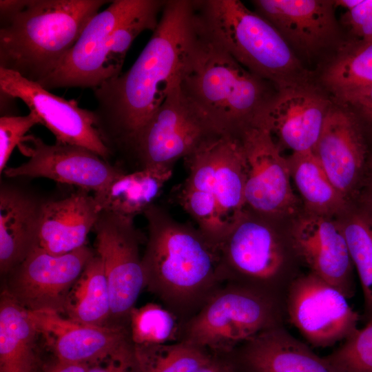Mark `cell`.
Returning <instances> with one entry per match:
<instances>
[{"instance_id": "obj_1", "label": "cell", "mask_w": 372, "mask_h": 372, "mask_svg": "<svg viewBox=\"0 0 372 372\" xmlns=\"http://www.w3.org/2000/svg\"><path fill=\"white\" fill-rule=\"evenodd\" d=\"M198 35L194 0H167L132 66L94 89L96 127L111 151L133 137L180 85Z\"/></svg>"}, {"instance_id": "obj_2", "label": "cell", "mask_w": 372, "mask_h": 372, "mask_svg": "<svg viewBox=\"0 0 372 372\" xmlns=\"http://www.w3.org/2000/svg\"><path fill=\"white\" fill-rule=\"evenodd\" d=\"M143 214L148 230L142 256L145 287L183 324L225 284L219 247L156 203Z\"/></svg>"}, {"instance_id": "obj_3", "label": "cell", "mask_w": 372, "mask_h": 372, "mask_svg": "<svg viewBox=\"0 0 372 372\" xmlns=\"http://www.w3.org/2000/svg\"><path fill=\"white\" fill-rule=\"evenodd\" d=\"M107 0H1L0 68L39 82Z\"/></svg>"}, {"instance_id": "obj_4", "label": "cell", "mask_w": 372, "mask_h": 372, "mask_svg": "<svg viewBox=\"0 0 372 372\" xmlns=\"http://www.w3.org/2000/svg\"><path fill=\"white\" fill-rule=\"evenodd\" d=\"M198 30L180 87L222 134L238 138L258 125L276 87Z\"/></svg>"}, {"instance_id": "obj_5", "label": "cell", "mask_w": 372, "mask_h": 372, "mask_svg": "<svg viewBox=\"0 0 372 372\" xmlns=\"http://www.w3.org/2000/svg\"><path fill=\"white\" fill-rule=\"evenodd\" d=\"M200 32L276 88L311 81L276 29L238 0H194Z\"/></svg>"}, {"instance_id": "obj_6", "label": "cell", "mask_w": 372, "mask_h": 372, "mask_svg": "<svg viewBox=\"0 0 372 372\" xmlns=\"http://www.w3.org/2000/svg\"><path fill=\"white\" fill-rule=\"evenodd\" d=\"M285 320V298L226 282L183 323L180 340L229 354L258 334L284 326Z\"/></svg>"}, {"instance_id": "obj_7", "label": "cell", "mask_w": 372, "mask_h": 372, "mask_svg": "<svg viewBox=\"0 0 372 372\" xmlns=\"http://www.w3.org/2000/svg\"><path fill=\"white\" fill-rule=\"evenodd\" d=\"M267 218L245 209L219 245L221 273L225 283L285 298L290 284L300 274L290 262L291 257L298 258L291 242L285 243Z\"/></svg>"}, {"instance_id": "obj_8", "label": "cell", "mask_w": 372, "mask_h": 372, "mask_svg": "<svg viewBox=\"0 0 372 372\" xmlns=\"http://www.w3.org/2000/svg\"><path fill=\"white\" fill-rule=\"evenodd\" d=\"M223 135L182 91L174 88L157 112L117 151L140 169L172 168L214 138Z\"/></svg>"}, {"instance_id": "obj_9", "label": "cell", "mask_w": 372, "mask_h": 372, "mask_svg": "<svg viewBox=\"0 0 372 372\" xmlns=\"http://www.w3.org/2000/svg\"><path fill=\"white\" fill-rule=\"evenodd\" d=\"M287 320L314 347L344 341L358 328L360 316L337 288L308 271L290 284L285 297Z\"/></svg>"}, {"instance_id": "obj_10", "label": "cell", "mask_w": 372, "mask_h": 372, "mask_svg": "<svg viewBox=\"0 0 372 372\" xmlns=\"http://www.w3.org/2000/svg\"><path fill=\"white\" fill-rule=\"evenodd\" d=\"M156 0H115L87 23L54 70L37 82L49 90L92 87L105 82V64L116 30L150 8Z\"/></svg>"}, {"instance_id": "obj_11", "label": "cell", "mask_w": 372, "mask_h": 372, "mask_svg": "<svg viewBox=\"0 0 372 372\" xmlns=\"http://www.w3.org/2000/svg\"><path fill=\"white\" fill-rule=\"evenodd\" d=\"M96 254L100 257L107 281L110 318L123 326L145 287L140 236L134 219L101 211L93 229Z\"/></svg>"}, {"instance_id": "obj_12", "label": "cell", "mask_w": 372, "mask_h": 372, "mask_svg": "<svg viewBox=\"0 0 372 372\" xmlns=\"http://www.w3.org/2000/svg\"><path fill=\"white\" fill-rule=\"evenodd\" d=\"M94 255L86 245L59 256L35 246L6 274L3 291L28 311L63 313L70 289Z\"/></svg>"}, {"instance_id": "obj_13", "label": "cell", "mask_w": 372, "mask_h": 372, "mask_svg": "<svg viewBox=\"0 0 372 372\" xmlns=\"http://www.w3.org/2000/svg\"><path fill=\"white\" fill-rule=\"evenodd\" d=\"M18 147L28 160L7 167V178H47L56 182L98 192L125 173L91 150L68 144H46L34 135L25 136Z\"/></svg>"}, {"instance_id": "obj_14", "label": "cell", "mask_w": 372, "mask_h": 372, "mask_svg": "<svg viewBox=\"0 0 372 372\" xmlns=\"http://www.w3.org/2000/svg\"><path fill=\"white\" fill-rule=\"evenodd\" d=\"M1 92L19 99L36 114L41 124L55 136L56 143L82 147L109 161L112 153L96 127L92 111L80 107L74 100L54 95L39 83L0 68Z\"/></svg>"}, {"instance_id": "obj_15", "label": "cell", "mask_w": 372, "mask_h": 372, "mask_svg": "<svg viewBox=\"0 0 372 372\" xmlns=\"http://www.w3.org/2000/svg\"><path fill=\"white\" fill-rule=\"evenodd\" d=\"M238 138L246 163V208L270 218L292 214L298 200L291 187L287 159L270 132L252 127Z\"/></svg>"}, {"instance_id": "obj_16", "label": "cell", "mask_w": 372, "mask_h": 372, "mask_svg": "<svg viewBox=\"0 0 372 372\" xmlns=\"http://www.w3.org/2000/svg\"><path fill=\"white\" fill-rule=\"evenodd\" d=\"M334 101L312 81L276 88L258 126L267 129L280 148L313 150Z\"/></svg>"}, {"instance_id": "obj_17", "label": "cell", "mask_w": 372, "mask_h": 372, "mask_svg": "<svg viewBox=\"0 0 372 372\" xmlns=\"http://www.w3.org/2000/svg\"><path fill=\"white\" fill-rule=\"evenodd\" d=\"M312 151L347 201L358 198L370 155L364 130L348 108L333 103Z\"/></svg>"}, {"instance_id": "obj_18", "label": "cell", "mask_w": 372, "mask_h": 372, "mask_svg": "<svg viewBox=\"0 0 372 372\" xmlns=\"http://www.w3.org/2000/svg\"><path fill=\"white\" fill-rule=\"evenodd\" d=\"M331 218L305 213L295 221L289 238L298 259L309 271L349 299L355 292L353 265L341 223Z\"/></svg>"}, {"instance_id": "obj_19", "label": "cell", "mask_w": 372, "mask_h": 372, "mask_svg": "<svg viewBox=\"0 0 372 372\" xmlns=\"http://www.w3.org/2000/svg\"><path fill=\"white\" fill-rule=\"evenodd\" d=\"M251 3L254 12L276 29L298 59L317 55L339 38L335 1L254 0Z\"/></svg>"}, {"instance_id": "obj_20", "label": "cell", "mask_w": 372, "mask_h": 372, "mask_svg": "<svg viewBox=\"0 0 372 372\" xmlns=\"http://www.w3.org/2000/svg\"><path fill=\"white\" fill-rule=\"evenodd\" d=\"M245 183L246 163L240 139L227 135L211 141L209 155L186 180L188 187L214 200L227 231L246 209Z\"/></svg>"}, {"instance_id": "obj_21", "label": "cell", "mask_w": 372, "mask_h": 372, "mask_svg": "<svg viewBox=\"0 0 372 372\" xmlns=\"http://www.w3.org/2000/svg\"><path fill=\"white\" fill-rule=\"evenodd\" d=\"M28 315L59 362L88 364L132 344L124 326H90L75 322L55 311H28Z\"/></svg>"}, {"instance_id": "obj_22", "label": "cell", "mask_w": 372, "mask_h": 372, "mask_svg": "<svg viewBox=\"0 0 372 372\" xmlns=\"http://www.w3.org/2000/svg\"><path fill=\"white\" fill-rule=\"evenodd\" d=\"M45 200L23 186L1 180V275L10 272L36 246Z\"/></svg>"}, {"instance_id": "obj_23", "label": "cell", "mask_w": 372, "mask_h": 372, "mask_svg": "<svg viewBox=\"0 0 372 372\" xmlns=\"http://www.w3.org/2000/svg\"><path fill=\"white\" fill-rule=\"evenodd\" d=\"M236 349L246 372H340L325 357L280 326L266 330Z\"/></svg>"}, {"instance_id": "obj_24", "label": "cell", "mask_w": 372, "mask_h": 372, "mask_svg": "<svg viewBox=\"0 0 372 372\" xmlns=\"http://www.w3.org/2000/svg\"><path fill=\"white\" fill-rule=\"evenodd\" d=\"M100 211L94 196L82 189L67 197L46 199L36 246L59 256L85 245Z\"/></svg>"}, {"instance_id": "obj_25", "label": "cell", "mask_w": 372, "mask_h": 372, "mask_svg": "<svg viewBox=\"0 0 372 372\" xmlns=\"http://www.w3.org/2000/svg\"><path fill=\"white\" fill-rule=\"evenodd\" d=\"M172 172V168H144L125 172L93 196L101 211L134 219L155 204Z\"/></svg>"}, {"instance_id": "obj_26", "label": "cell", "mask_w": 372, "mask_h": 372, "mask_svg": "<svg viewBox=\"0 0 372 372\" xmlns=\"http://www.w3.org/2000/svg\"><path fill=\"white\" fill-rule=\"evenodd\" d=\"M40 333L27 310L5 291L0 300V372H39Z\"/></svg>"}, {"instance_id": "obj_27", "label": "cell", "mask_w": 372, "mask_h": 372, "mask_svg": "<svg viewBox=\"0 0 372 372\" xmlns=\"http://www.w3.org/2000/svg\"><path fill=\"white\" fill-rule=\"evenodd\" d=\"M287 159L306 213L332 217L347 211L349 203L331 182L312 150L291 153Z\"/></svg>"}, {"instance_id": "obj_28", "label": "cell", "mask_w": 372, "mask_h": 372, "mask_svg": "<svg viewBox=\"0 0 372 372\" xmlns=\"http://www.w3.org/2000/svg\"><path fill=\"white\" fill-rule=\"evenodd\" d=\"M68 318L90 326L105 324L111 316L109 288L100 257L95 254L70 289L64 312Z\"/></svg>"}, {"instance_id": "obj_29", "label": "cell", "mask_w": 372, "mask_h": 372, "mask_svg": "<svg viewBox=\"0 0 372 372\" xmlns=\"http://www.w3.org/2000/svg\"><path fill=\"white\" fill-rule=\"evenodd\" d=\"M334 101L372 85V42L340 45L322 70L318 83Z\"/></svg>"}, {"instance_id": "obj_30", "label": "cell", "mask_w": 372, "mask_h": 372, "mask_svg": "<svg viewBox=\"0 0 372 372\" xmlns=\"http://www.w3.org/2000/svg\"><path fill=\"white\" fill-rule=\"evenodd\" d=\"M212 358L208 351L185 341L149 346L134 345L136 372H196Z\"/></svg>"}, {"instance_id": "obj_31", "label": "cell", "mask_w": 372, "mask_h": 372, "mask_svg": "<svg viewBox=\"0 0 372 372\" xmlns=\"http://www.w3.org/2000/svg\"><path fill=\"white\" fill-rule=\"evenodd\" d=\"M349 213L340 223L359 276L369 320L372 318V216L360 207Z\"/></svg>"}, {"instance_id": "obj_32", "label": "cell", "mask_w": 372, "mask_h": 372, "mask_svg": "<svg viewBox=\"0 0 372 372\" xmlns=\"http://www.w3.org/2000/svg\"><path fill=\"white\" fill-rule=\"evenodd\" d=\"M128 329L134 346L161 345L180 341L182 323L165 307L148 303L133 308Z\"/></svg>"}, {"instance_id": "obj_33", "label": "cell", "mask_w": 372, "mask_h": 372, "mask_svg": "<svg viewBox=\"0 0 372 372\" xmlns=\"http://www.w3.org/2000/svg\"><path fill=\"white\" fill-rule=\"evenodd\" d=\"M327 358L340 372H372V318Z\"/></svg>"}, {"instance_id": "obj_34", "label": "cell", "mask_w": 372, "mask_h": 372, "mask_svg": "<svg viewBox=\"0 0 372 372\" xmlns=\"http://www.w3.org/2000/svg\"><path fill=\"white\" fill-rule=\"evenodd\" d=\"M41 124L39 116L30 112L25 116H3L0 118V173L25 134L35 125Z\"/></svg>"}, {"instance_id": "obj_35", "label": "cell", "mask_w": 372, "mask_h": 372, "mask_svg": "<svg viewBox=\"0 0 372 372\" xmlns=\"http://www.w3.org/2000/svg\"><path fill=\"white\" fill-rule=\"evenodd\" d=\"M347 11L343 21L362 42H372V0H338Z\"/></svg>"}, {"instance_id": "obj_36", "label": "cell", "mask_w": 372, "mask_h": 372, "mask_svg": "<svg viewBox=\"0 0 372 372\" xmlns=\"http://www.w3.org/2000/svg\"><path fill=\"white\" fill-rule=\"evenodd\" d=\"M334 102L348 108L363 130L366 128L372 132V85L357 90Z\"/></svg>"}, {"instance_id": "obj_37", "label": "cell", "mask_w": 372, "mask_h": 372, "mask_svg": "<svg viewBox=\"0 0 372 372\" xmlns=\"http://www.w3.org/2000/svg\"><path fill=\"white\" fill-rule=\"evenodd\" d=\"M134 362V345H125L110 355L88 364L86 372H128Z\"/></svg>"}, {"instance_id": "obj_38", "label": "cell", "mask_w": 372, "mask_h": 372, "mask_svg": "<svg viewBox=\"0 0 372 372\" xmlns=\"http://www.w3.org/2000/svg\"><path fill=\"white\" fill-rule=\"evenodd\" d=\"M360 208L372 216V155L369 156L364 181L357 198Z\"/></svg>"}, {"instance_id": "obj_39", "label": "cell", "mask_w": 372, "mask_h": 372, "mask_svg": "<svg viewBox=\"0 0 372 372\" xmlns=\"http://www.w3.org/2000/svg\"><path fill=\"white\" fill-rule=\"evenodd\" d=\"M196 372H238V367L233 361L212 357Z\"/></svg>"}, {"instance_id": "obj_40", "label": "cell", "mask_w": 372, "mask_h": 372, "mask_svg": "<svg viewBox=\"0 0 372 372\" xmlns=\"http://www.w3.org/2000/svg\"><path fill=\"white\" fill-rule=\"evenodd\" d=\"M88 364L59 362L47 372H86Z\"/></svg>"}]
</instances>
